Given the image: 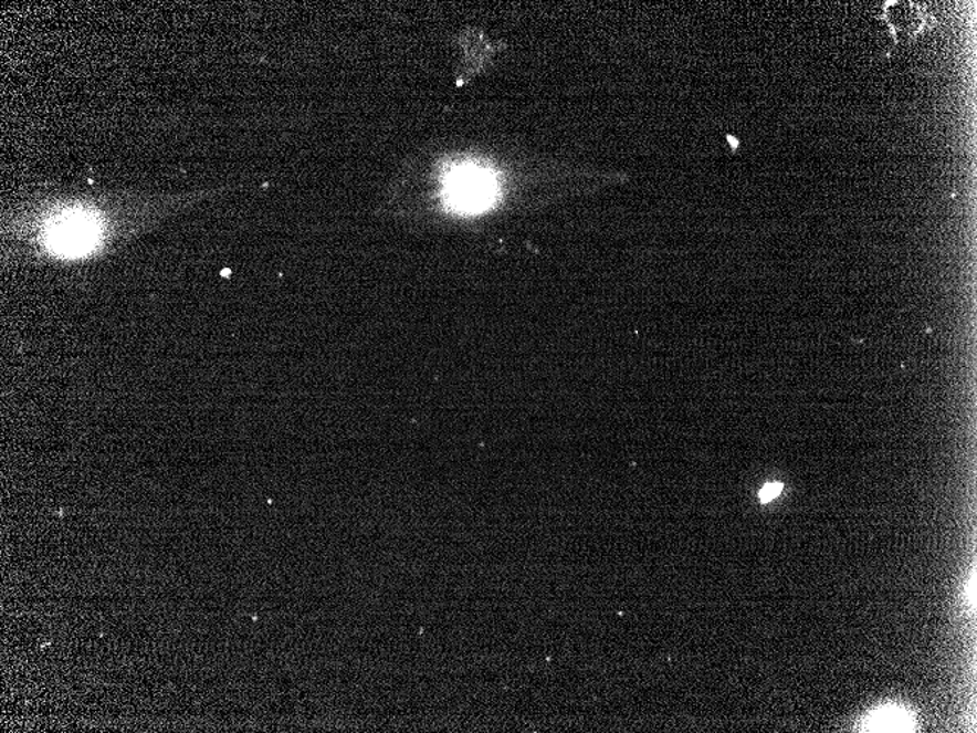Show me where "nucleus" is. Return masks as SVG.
<instances>
[{
  "label": "nucleus",
  "mask_w": 977,
  "mask_h": 733,
  "mask_svg": "<svg viewBox=\"0 0 977 733\" xmlns=\"http://www.w3.org/2000/svg\"><path fill=\"white\" fill-rule=\"evenodd\" d=\"M442 182L445 206L459 214L486 211L497 199L496 176L474 163L447 167Z\"/></svg>",
  "instance_id": "1"
},
{
  "label": "nucleus",
  "mask_w": 977,
  "mask_h": 733,
  "mask_svg": "<svg viewBox=\"0 0 977 733\" xmlns=\"http://www.w3.org/2000/svg\"><path fill=\"white\" fill-rule=\"evenodd\" d=\"M102 221L90 211L66 210L52 217L43 230V243L61 258L90 255L102 242Z\"/></svg>",
  "instance_id": "2"
},
{
  "label": "nucleus",
  "mask_w": 977,
  "mask_h": 733,
  "mask_svg": "<svg viewBox=\"0 0 977 733\" xmlns=\"http://www.w3.org/2000/svg\"><path fill=\"white\" fill-rule=\"evenodd\" d=\"M911 727V716L903 710L882 709L868 719L863 730L866 732H907Z\"/></svg>",
  "instance_id": "3"
},
{
  "label": "nucleus",
  "mask_w": 977,
  "mask_h": 733,
  "mask_svg": "<svg viewBox=\"0 0 977 733\" xmlns=\"http://www.w3.org/2000/svg\"><path fill=\"white\" fill-rule=\"evenodd\" d=\"M781 492V483H767V485L761 489V492H759V501H761L763 504H767V502L776 500V498L779 496Z\"/></svg>",
  "instance_id": "4"
}]
</instances>
